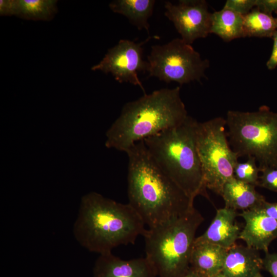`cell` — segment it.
I'll return each instance as SVG.
<instances>
[{
  "label": "cell",
  "instance_id": "6da1fadb",
  "mask_svg": "<svg viewBox=\"0 0 277 277\" xmlns=\"http://www.w3.org/2000/svg\"><path fill=\"white\" fill-rule=\"evenodd\" d=\"M126 153L128 203L148 228L166 224L194 208L193 202L155 163L143 141Z\"/></svg>",
  "mask_w": 277,
  "mask_h": 277
},
{
  "label": "cell",
  "instance_id": "7a4b0ae2",
  "mask_svg": "<svg viewBox=\"0 0 277 277\" xmlns=\"http://www.w3.org/2000/svg\"><path fill=\"white\" fill-rule=\"evenodd\" d=\"M145 225L129 203L90 192L81 199L73 232L83 247L103 254L112 252L120 245L134 244L145 232Z\"/></svg>",
  "mask_w": 277,
  "mask_h": 277
},
{
  "label": "cell",
  "instance_id": "3957f363",
  "mask_svg": "<svg viewBox=\"0 0 277 277\" xmlns=\"http://www.w3.org/2000/svg\"><path fill=\"white\" fill-rule=\"evenodd\" d=\"M188 116L180 87L144 94L123 106L106 132L105 145L126 152L137 142L181 124Z\"/></svg>",
  "mask_w": 277,
  "mask_h": 277
},
{
  "label": "cell",
  "instance_id": "277c9868",
  "mask_svg": "<svg viewBox=\"0 0 277 277\" xmlns=\"http://www.w3.org/2000/svg\"><path fill=\"white\" fill-rule=\"evenodd\" d=\"M198 122L188 115L181 124L143 140L155 163L192 201L209 199L196 145Z\"/></svg>",
  "mask_w": 277,
  "mask_h": 277
},
{
  "label": "cell",
  "instance_id": "5b68a950",
  "mask_svg": "<svg viewBox=\"0 0 277 277\" xmlns=\"http://www.w3.org/2000/svg\"><path fill=\"white\" fill-rule=\"evenodd\" d=\"M204 220L194 207L163 225L146 230L145 257L159 277H182L189 265L195 233Z\"/></svg>",
  "mask_w": 277,
  "mask_h": 277
},
{
  "label": "cell",
  "instance_id": "8992f818",
  "mask_svg": "<svg viewBox=\"0 0 277 277\" xmlns=\"http://www.w3.org/2000/svg\"><path fill=\"white\" fill-rule=\"evenodd\" d=\"M225 120L229 144L239 157H254L260 171L277 168V112L264 105L253 112L229 110Z\"/></svg>",
  "mask_w": 277,
  "mask_h": 277
},
{
  "label": "cell",
  "instance_id": "52a82bcc",
  "mask_svg": "<svg viewBox=\"0 0 277 277\" xmlns=\"http://www.w3.org/2000/svg\"><path fill=\"white\" fill-rule=\"evenodd\" d=\"M196 145L205 185L221 195L225 184L234 177L239 157L229 144L225 118L216 117L198 122Z\"/></svg>",
  "mask_w": 277,
  "mask_h": 277
},
{
  "label": "cell",
  "instance_id": "ba28073f",
  "mask_svg": "<svg viewBox=\"0 0 277 277\" xmlns=\"http://www.w3.org/2000/svg\"><path fill=\"white\" fill-rule=\"evenodd\" d=\"M209 65V61L203 58L191 45L176 38L166 44L151 47L147 57V72L150 76L182 85L200 82L206 77Z\"/></svg>",
  "mask_w": 277,
  "mask_h": 277
},
{
  "label": "cell",
  "instance_id": "9c48e42d",
  "mask_svg": "<svg viewBox=\"0 0 277 277\" xmlns=\"http://www.w3.org/2000/svg\"><path fill=\"white\" fill-rule=\"evenodd\" d=\"M154 37L149 36L138 43L128 39L120 40L108 50L100 63L91 67V70L111 73L119 83L138 86L146 94L138 73L147 71V62L143 58V46Z\"/></svg>",
  "mask_w": 277,
  "mask_h": 277
},
{
  "label": "cell",
  "instance_id": "30bf717a",
  "mask_svg": "<svg viewBox=\"0 0 277 277\" xmlns=\"http://www.w3.org/2000/svg\"><path fill=\"white\" fill-rule=\"evenodd\" d=\"M164 6L165 15L186 43L191 45L210 34L212 13L206 1L181 0L177 4L166 2Z\"/></svg>",
  "mask_w": 277,
  "mask_h": 277
},
{
  "label": "cell",
  "instance_id": "8fae6325",
  "mask_svg": "<svg viewBox=\"0 0 277 277\" xmlns=\"http://www.w3.org/2000/svg\"><path fill=\"white\" fill-rule=\"evenodd\" d=\"M239 215L245 221L239 239L249 247L268 252L270 243L277 238V222L259 208L243 211Z\"/></svg>",
  "mask_w": 277,
  "mask_h": 277
},
{
  "label": "cell",
  "instance_id": "7c38bea8",
  "mask_svg": "<svg viewBox=\"0 0 277 277\" xmlns=\"http://www.w3.org/2000/svg\"><path fill=\"white\" fill-rule=\"evenodd\" d=\"M93 277H156V270L146 258L122 260L112 252L100 254L93 268Z\"/></svg>",
  "mask_w": 277,
  "mask_h": 277
},
{
  "label": "cell",
  "instance_id": "4fadbf2b",
  "mask_svg": "<svg viewBox=\"0 0 277 277\" xmlns=\"http://www.w3.org/2000/svg\"><path fill=\"white\" fill-rule=\"evenodd\" d=\"M236 210L224 207L216 214L206 231L195 238L196 242H207L228 249L239 239L241 230L235 222Z\"/></svg>",
  "mask_w": 277,
  "mask_h": 277
},
{
  "label": "cell",
  "instance_id": "5bb4252c",
  "mask_svg": "<svg viewBox=\"0 0 277 277\" xmlns=\"http://www.w3.org/2000/svg\"><path fill=\"white\" fill-rule=\"evenodd\" d=\"M262 267L258 250L235 244L226 249L221 272L228 277H256Z\"/></svg>",
  "mask_w": 277,
  "mask_h": 277
},
{
  "label": "cell",
  "instance_id": "9a60e30c",
  "mask_svg": "<svg viewBox=\"0 0 277 277\" xmlns=\"http://www.w3.org/2000/svg\"><path fill=\"white\" fill-rule=\"evenodd\" d=\"M255 187L234 177L228 181L225 184L221 195L225 207L242 211L260 208L266 200Z\"/></svg>",
  "mask_w": 277,
  "mask_h": 277
},
{
  "label": "cell",
  "instance_id": "2e32d148",
  "mask_svg": "<svg viewBox=\"0 0 277 277\" xmlns=\"http://www.w3.org/2000/svg\"><path fill=\"white\" fill-rule=\"evenodd\" d=\"M226 249L213 244L194 241L191 268L203 277H212L221 273Z\"/></svg>",
  "mask_w": 277,
  "mask_h": 277
},
{
  "label": "cell",
  "instance_id": "e0dca14e",
  "mask_svg": "<svg viewBox=\"0 0 277 277\" xmlns=\"http://www.w3.org/2000/svg\"><path fill=\"white\" fill-rule=\"evenodd\" d=\"M154 0H115L109 8L114 12L123 15L139 30L145 29L149 33L148 18L153 12Z\"/></svg>",
  "mask_w": 277,
  "mask_h": 277
},
{
  "label": "cell",
  "instance_id": "ac0fdd59",
  "mask_svg": "<svg viewBox=\"0 0 277 277\" xmlns=\"http://www.w3.org/2000/svg\"><path fill=\"white\" fill-rule=\"evenodd\" d=\"M229 42L244 37L243 16L225 8L211 14L210 34Z\"/></svg>",
  "mask_w": 277,
  "mask_h": 277
},
{
  "label": "cell",
  "instance_id": "d6986e66",
  "mask_svg": "<svg viewBox=\"0 0 277 277\" xmlns=\"http://www.w3.org/2000/svg\"><path fill=\"white\" fill-rule=\"evenodd\" d=\"M57 1L16 0L15 16L31 21H49L58 11Z\"/></svg>",
  "mask_w": 277,
  "mask_h": 277
},
{
  "label": "cell",
  "instance_id": "ffe728a7",
  "mask_svg": "<svg viewBox=\"0 0 277 277\" xmlns=\"http://www.w3.org/2000/svg\"><path fill=\"white\" fill-rule=\"evenodd\" d=\"M277 30V16L254 8L243 16V34L245 37H270Z\"/></svg>",
  "mask_w": 277,
  "mask_h": 277
},
{
  "label": "cell",
  "instance_id": "44dd1931",
  "mask_svg": "<svg viewBox=\"0 0 277 277\" xmlns=\"http://www.w3.org/2000/svg\"><path fill=\"white\" fill-rule=\"evenodd\" d=\"M247 161L238 162L234 169V177L245 183L258 186L260 172L256 160L253 157H247Z\"/></svg>",
  "mask_w": 277,
  "mask_h": 277
},
{
  "label": "cell",
  "instance_id": "7402d4cb",
  "mask_svg": "<svg viewBox=\"0 0 277 277\" xmlns=\"http://www.w3.org/2000/svg\"><path fill=\"white\" fill-rule=\"evenodd\" d=\"M260 172L258 186L277 192V168H266Z\"/></svg>",
  "mask_w": 277,
  "mask_h": 277
},
{
  "label": "cell",
  "instance_id": "603a6c76",
  "mask_svg": "<svg viewBox=\"0 0 277 277\" xmlns=\"http://www.w3.org/2000/svg\"><path fill=\"white\" fill-rule=\"evenodd\" d=\"M255 2L256 0H227L224 8L245 16L254 8Z\"/></svg>",
  "mask_w": 277,
  "mask_h": 277
},
{
  "label": "cell",
  "instance_id": "cb8c5ba5",
  "mask_svg": "<svg viewBox=\"0 0 277 277\" xmlns=\"http://www.w3.org/2000/svg\"><path fill=\"white\" fill-rule=\"evenodd\" d=\"M263 266L272 277H277V253H265L263 259Z\"/></svg>",
  "mask_w": 277,
  "mask_h": 277
},
{
  "label": "cell",
  "instance_id": "d4e9b609",
  "mask_svg": "<svg viewBox=\"0 0 277 277\" xmlns=\"http://www.w3.org/2000/svg\"><path fill=\"white\" fill-rule=\"evenodd\" d=\"M255 7L267 14H277V0H256Z\"/></svg>",
  "mask_w": 277,
  "mask_h": 277
},
{
  "label": "cell",
  "instance_id": "484cf974",
  "mask_svg": "<svg viewBox=\"0 0 277 277\" xmlns=\"http://www.w3.org/2000/svg\"><path fill=\"white\" fill-rule=\"evenodd\" d=\"M16 0H1L0 15L1 16L15 15Z\"/></svg>",
  "mask_w": 277,
  "mask_h": 277
},
{
  "label": "cell",
  "instance_id": "4316f807",
  "mask_svg": "<svg viewBox=\"0 0 277 277\" xmlns=\"http://www.w3.org/2000/svg\"><path fill=\"white\" fill-rule=\"evenodd\" d=\"M273 41L272 49L270 57L266 63L267 68L269 70H273L277 67V30L272 36Z\"/></svg>",
  "mask_w": 277,
  "mask_h": 277
},
{
  "label": "cell",
  "instance_id": "83f0119b",
  "mask_svg": "<svg viewBox=\"0 0 277 277\" xmlns=\"http://www.w3.org/2000/svg\"><path fill=\"white\" fill-rule=\"evenodd\" d=\"M259 209L277 222V202L269 203L266 201Z\"/></svg>",
  "mask_w": 277,
  "mask_h": 277
},
{
  "label": "cell",
  "instance_id": "f1b7e54d",
  "mask_svg": "<svg viewBox=\"0 0 277 277\" xmlns=\"http://www.w3.org/2000/svg\"><path fill=\"white\" fill-rule=\"evenodd\" d=\"M182 277H203L202 275L194 271L191 267L189 271Z\"/></svg>",
  "mask_w": 277,
  "mask_h": 277
},
{
  "label": "cell",
  "instance_id": "f546056e",
  "mask_svg": "<svg viewBox=\"0 0 277 277\" xmlns=\"http://www.w3.org/2000/svg\"><path fill=\"white\" fill-rule=\"evenodd\" d=\"M212 277H228V276H227L226 275H224L223 273L221 272Z\"/></svg>",
  "mask_w": 277,
  "mask_h": 277
},
{
  "label": "cell",
  "instance_id": "4dcf8cb0",
  "mask_svg": "<svg viewBox=\"0 0 277 277\" xmlns=\"http://www.w3.org/2000/svg\"><path fill=\"white\" fill-rule=\"evenodd\" d=\"M256 277H262V276L261 275L260 273H259L256 276Z\"/></svg>",
  "mask_w": 277,
  "mask_h": 277
}]
</instances>
